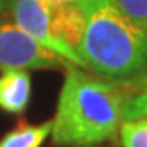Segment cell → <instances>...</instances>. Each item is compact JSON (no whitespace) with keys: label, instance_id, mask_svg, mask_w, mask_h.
<instances>
[{"label":"cell","instance_id":"obj_1","mask_svg":"<svg viewBox=\"0 0 147 147\" xmlns=\"http://www.w3.org/2000/svg\"><path fill=\"white\" fill-rule=\"evenodd\" d=\"M126 103L123 85L67 64L51 137L57 146L93 147L118 136Z\"/></svg>","mask_w":147,"mask_h":147},{"label":"cell","instance_id":"obj_2","mask_svg":"<svg viewBox=\"0 0 147 147\" xmlns=\"http://www.w3.org/2000/svg\"><path fill=\"white\" fill-rule=\"evenodd\" d=\"M85 30L79 46L84 69L116 84L147 74V33L123 15L111 0H84Z\"/></svg>","mask_w":147,"mask_h":147},{"label":"cell","instance_id":"obj_3","mask_svg":"<svg viewBox=\"0 0 147 147\" xmlns=\"http://www.w3.org/2000/svg\"><path fill=\"white\" fill-rule=\"evenodd\" d=\"M67 65L57 54L38 44L15 21H0V72L51 70Z\"/></svg>","mask_w":147,"mask_h":147},{"label":"cell","instance_id":"obj_4","mask_svg":"<svg viewBox=\"0 0 147 147\" xmlns=\"http://www.w3.org/2000/svg\"><path fill=\"white\" fill-rule=\"evenodd\" d=\"M11 15L13 21L41 44L44 49L57 54L67 64L84 69L82 59L72 49L64 46L53 33L51 21V3L46 0H11Z\"/></svg>","mask_w":147,"mask_h":147},{"label":"cell","instance_id":"obj_5","mask_svg":"<svg viewBox=\"0 0 147 147\" xmlns=\"http://www.w3.org/2000/svg\"><path fill=\"white\" fill-rule=\"evenodd\" d=\"M51 21L54 36L79 56V46L87 21L84 5L82 3L51 5Z\"/></svg>","mask_w":147,"mask_h":147},{"label":"cell","instance_id":"obj_6","mask_svg":"<svg viewBox=\"0 0 147 147\" xmlns=\"http://www.w3.org/2000/svg\"><path fill=\"white\" fill-rule=\"evenodd\" d=\"M31 100V77L28 70H5L0 74V110L21 115Z\"/></svg>","mask_w":147,"mask_h":147},{"label":"cell","instance_id":"obj_7","mask_svg":"<svg viewBox=\"0 0 147 147\" xmlns=\"http://www.w3.org/2000/svg\"><path fill=\"white\" fill-rule=\"evenodd\" d=\"M51 127L53 121L41 124H20L2 137L0 147H41L51 136Z\"/></svg>","mask_w":147,"mask_h":147},{"label":"cell","instance_id":"obj_8","mask_svg":"<svg viewBox=\"0 0 147 147\" xmlns=\"http://www.w3.org/2000/svg\"><path fill=\"white\" fill-rule=\"evenodd\" d=\"M123 87L126 88L123 121L147 116V74L127 84H123Z\"/></svg>","mask_w":147,"mask_h":147},{"label":"cell","instance_id":"obj_9","mask_svg":"<svg viewBox=\"0 0 147 147\" xmlns=\"http://www.w3.org/2000/svg\"><path fill=\"white\" fill-rule=\"evenodd\" d=\"M118 134L123 147H147V116L123 121Z\"/></svg>","mask_w":147,"mask_h":147},{"label":"cell","instance_id":"obj_10","mask_svg":"<svg viewBox=\"0 0 147 147\" xmlns=\"http://www.w3.org/2000/svg\"><path fill=\"white\" fill-rule=\"evenodd\" d=\"M113 5L147 33V0H111Z\"/></svg>","mask_w":147,"mask_h":147},{"label":"cell","instance_id":"obj_11","mask_svg":"<svg viewBox=\"0 0 147 147\" xmlns=\"http://www.w3.org/2000/svg\"><path fill=\"white\" fill-rule=\"evenodd\" d=\"M51 5H61V3H82L84 0H46Z\"/></svg>","mask_w":147,"mask_h":147},{"label":"cell","instance_id":"obj_12","mask_svg":"<svg viewBox=\"0 0 147 147\" xmlns=\"http://www.w3.org/2000/svg\"><path fill=\"white\" fill-rule=\"evenodd\" d=\"M8 2H10V0H0V13L5 10V7H7V3H8Z\"/></svg>","mask_w":147,"mask_h":147}]
</instances>
